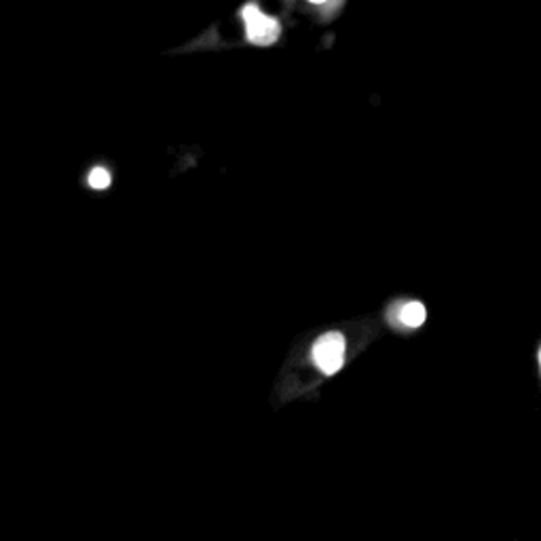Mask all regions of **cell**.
Returning <instances> with one entry per match:
<instances>
[{
  "mask_svg": "<svg viewBox=\"0 0 541 541\" xmlns=\"http://www.w3.org/2000/svg\"><path fill=\"white\" fill-rule=\"evenodd\" d=\"M241 18L246 21V34L248 41L254 42V45H273L275 41L279 39L281 34V26L275 18H269L264 15L256 4H246L241 11Z\"/></svg>",
  "mask_w": 541,
  "mask_h": 541,
  "instance_id": "obj_1",
  "label": "cell"
},
{
  "mask_svg": "<svg viewBox=\"0 0 541 541\" xmlns=\"http://www.w3.org/2000/svg\"><path fill=\"white\" fill-rule=\"evenodd\" d=\"M313 362L326 375L340 370L345 362V337L340 332H328L313 345Z\"/></svg>",
  "mask_w": 541,
  "mask_h": 541,
  "instance_id": "obj_2",
  "label": "cell"
},
{
  "mask_svg": "<svg viewBox=\"0 0 541 541\" xmlns=\"http://www.w3.org/2000/svg\"><path fill=\"white\" fill-rule=\"evenodd\" d=\"M425 307L421 305V302H408V305H404L402 309H400V322L408 328H419L421 324L425 322Z\"/></svg>",
  "mask_w": 541,
  "mask_h": 541,
  "instance_id": "obj_3",
  "label": "cell"
},
{
  "mask_svg": "<svg viewBox=\"0 0 541 541\" xmlns=\"http://www.w3.org/2000/svg\"><path fill=\"white\" fill-rule=\"evenodd\" d=\"M89 187L97 188V191L110 187V174H108V170H104V167H95V170H91Z\"/></svg>",
  "mask_w": 541,
  "mask_h": 541,
  "instance_id": "obj_4",
  "label": "cell"
},
{
  "mask_svg": "<svg viewBox=\"0 0 541 541\" xmlns=\"http://www.w3.org/2000/svg\"><path fill=\"white\" fill-rule=\"evenodd\" d=\"M539 364H541V355H539Z\"/></svg>",
  "mask_w": 541,
  "mask_h": 541,
  "instance_id": "obj_5",
  "label": "cell"
}]
</instances>
